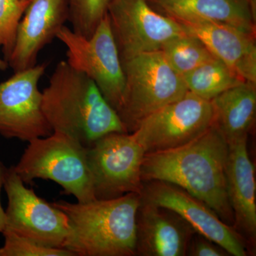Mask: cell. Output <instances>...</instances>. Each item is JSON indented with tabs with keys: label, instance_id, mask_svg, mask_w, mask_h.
Returning a JSON list of instances; mask_svg holds the SVG:
<instances>
[{
	"label": "cell",
	"instance_id": "1",
	"mask_svg": "<svg viewBox=\"0 0 256 256\" xmlns=\"http://www.w3.org/2000/svg\"><path fill=\"white\" fill-rule=\"evenodd\" d=\"M228 152L226 139L212 124L184 146L144 154L141 168L143 182H164L182 188L230 225L234 216L226 180Z\"/></svg>",
	"mask_w": 256,
	"mask_h": 256
},
{
	"label": "cell",
	"instance_id": "2",
	"mask_svg": "<svg viewBox=\"0 0 256 256\" xmlns=\"http://www.w3.org/2000/svg\"><path fill=\"white\" fill-rule=\"evenodd\" d=\"M42 110L54 131L88 148L110 132H128L94 80L60 60L42 92Z\"/></svg>",
	"mask_w": 256,
	"mask_h": 256
},
{
	"label": "cell",
	"instance_id": "3",
	"mask_svg": "<svg viewBox=\"0 0 256 256\" xmlns=\"http://www.w3.org/2000/svg\"><path fill=\"white\" fill-rule=\"evenodd\" d=\"M68 217L65 249L75 256H132L136 254V218L141 194L128 193L85 203H52Z\"/></svg>",
	"mask_w": 256,
	"mask_h": 256
},
{
	"label": "cell",
	"instance_id": "4",
	"mask_svg": "<svg viewBox=\"0 0 256 256\" xmlns=\"http://www.w3.org/2000/svg\"><path fill=\"white\" fill-rule=\"evenodd\" d=\"M14 169L24 183L31 184L36 178L52 180L78 202L96 200L86 148L65 133L54 131L30 141Z\"/></svg>",
	"mask_w": 256,
	"mask_h": 256
},
{
	"label": "cell",
	"instance_id": "5",
	"mask_svg": "<svg viewBox=\"0 0 256 256\" xmlns=\"http://www.w3.org/2000/svg\"><path fill=\"white\" fill-rule=\"evenodd\" d=\"M126 85L117 114L128 132L150 114L180 100L188 92L161 50L140 54L121 60Z\"/></svg>",
	"mask_w": 256,
	"mask_h": 256
},
{
	"label": "cell",
	"instance_id": "6",
	"mask_svg": "<svg viewBox=\"0 0 256 256\" xmlns=\"http://www.w3.org/2000/svg\"><path fill=\"white\" fill-rule=\"evenodd\" d=\"M56 38L66 48L67 63L94 80L117 112L122 102L126 79L108 14L89 38L64 26Z\"/></svg>",
	"mask_w": 256,
	"mask_h": 256
},
{
	"label": "cell",
	"instance_id": "7",
	"mask_svg": "<svg viewBox=\"0 0 256 256\" xmlns=\"http://www.w3.org/2000/svg\"><path fill=\"white\" fill-rule=\"evenodd\" d=\"M144 152L132 133L110 132L86 148L96 200L142 193L141 168Z\"/></svg>",
	"mask_w": 256,
	"mask_h": 256
},
{
	"label": "cell",
	"instance_id": "8",
	"mask_svg": "<svg viewBox=\"0 0 256 256\" xmlns=\"http://www.w3.org/2000/svg\"><path fill=\"white\" fill-rule=\"evenodd\" d=\"M3 188L8 198L4 230L44 246L65 249L70 230L65 213L26 188L14 166L6 168Z\"/></svg>",
	"mask_w": 256,
	"mask_h": 256
},
{
	"label": "cell",
	"instance_id": "9",
	"mask_svg": "<svg viewBox=\"0 0 256 256\" xmlns=\"http://www.w3.org/2000/svg\"><path fill=\"white\" fill-rule=\"evenodd\" d=\"M212 102L188 92L142 120L132 134L146 154L180 148L213 124Z\"/></svg>",
	"mask_w": 256,
	"mask_h": 256
},
{
	"label": "cell",
	"instance_id": "10",
	"mask_svg": "<svg viewBox=\"0 0 256 256\" xmlns=\"http://www.w3.org/2000/svg\"><path fill=\"white\" fill-rule=\"evenodd\" d=\"M108 14L121 60L160 50L186 34L178 22L156 11L148 0H112Z\"/></svg>",
	"mask_w": 256,
	"mask_h": 256
},
{
	"label": "cell",
	"instance_id": "11",
	"mask_svg": "<svg viewBox=\"0 0 256 256\" xmlns=\"http://www.w3.org/2000/svg\"><path fill=\"white\" fill-rule=\"evenodd\" d=\"M46 64L14 72L0 82V134L6 139L30 142L54 132L42 110L38 82Z\"/></svg>",
	"mask_w": 256,
	"mask_h": 256
},
{
	"label": "cell",
	"instance_id": "12",
	"mask_svg": "<svg viewBox=\"0 0 256 256\" xmlns=\"http://www.w3.org/2000/svg\"><path fill=\"white\" fill-rule=\"evenodd\" d=\"M142 200L172 210L194 232L220 246L229 255L246 256L245 244L235 229L220 220L204 202L172 184L150 181L143 186Z\"/></svg>",
	"mask_w": 256,
	"mask_h": 256
},
{
	"label": "cell",
	"instance_id": "13",
	"mask_svg": "<svg viewBox=\"0 0 256 256\" xmlns=\"http://www.w3.org/2000/svg\"><path fill=\"white\" fill-rule=\"evenodd\" d=\"M68 21V0H30L18 24L8 66L18 72L34 66L40 50Z\"/></svg>",
	"mask_w": 256,
	"mask_h": 256
},
{
	"label": "cell",
	"instance_id": "14",
	"mask_svg": "<svg viewBox=\"0 0 256 256\" xmlns=\"http://www.w3.org/2000/svg\"><path fill=\"white\" fill-rule=\"evenodd\" d=\"M136 254L146 256L186 255L194 230L172 210L142 200L138 208Z\"/></svg>",
	"mask_w": 256,
	"mask_h": 256
},
{
	"label": "cell",
	"instance_id": "15",
	"mask_svg": "<svg viewBox=\"0 0 256 256\" xmlns=\"http://www.w3.org/2000/svg\"><path fill=\"white\" fill-rule=\"evenodd\" d=\"M244 82L256 84V34L212 22H178Z\"/></svg>",
	"mask_w": 256,
	"mask_h": 256
},
{
	"label": "cell",
	"instance_id": "16",
	"mask_svg": "<svg viewBox=\"0 0 256 256\" xmlns=\"http://www.w3.org/2000/svg\"><path fill=\"white\" fill-rule=\"evenodd\" d=\"M176 22L228 25L256 34L255 0H148Z\"/></svg>",
	"mask_w": 256,
	"mask_h": 256
},
{
	"label": "cell",
	"instance_id": "17",
	"mask_svg": "<svg viewBox=\"0 0 256 256\" xmlns=\"http://www.w3.org/2000/svg\"><path fill=\"white\" fill-rule=\"evenodd\" d=\"M247 142L248 136L228 142L226 180L234 223L254 239L256 235V183Z\"/></svg>",
	"mask_w": 256,
	"mask_h": 256
},
{
	"label": "cell",
	"instance_id": "18",
	"mask_svg": "<svg viewBox=\"0 0 256 256\" xmlns=\"http://www.w3.org/2000/svg\"><path fill=\"white\" fill-rule=\"evenodd\" d=\"M213 124L227 142L248 136L256 111V84L244 82L210 100Z\"/></svg>",
	"mask_w": 256,
	"mask_h": 256
},
{
	"label": "cell",
	"instance_id": "19",
	"mask_svg": "<svg viewBox=\"0 0 256 256\" xmlns=\"http://www.w3.org/2000/svg\"><path fill=\"white\" fill-rule=\"evenodd\" d=\"M188 92L212 100L222 92L244 82L222 60L214 58L183 76Z\"/></svg>",
	"mask_w": 256,
	"mask_h": 256
},
{
	"label": "cell",
	"instance_id": "20",
	"mask_svg": "<svg viewBox=\"0 0 256 256\" xmlns=\"http://www.w3.org/2000/svg\"><path fill=\"white\" fill-rule=\"evenodd\" d=\"M160 50L172 68L182 76L215 58L202 42L186 32L166 42Z\"/></svg>",
	"mask_w": 256,
	"mask_h": 256
},
{
	"label": "cell",
	"instance_id": "21",
	"mask_svg": "<svg viewBox=\"0 0 256 256\" xmlns=\"http://www.w3.org/2000/svg\"><path fill=\"white\" fill-rule=\"evenodd\" d=\"M68 21L75 33L89 38L108 14L112 0H68Z\"/></svg>",
	"mask_w": 256,
	"mask_h": 256
},
{
	"label": "cell",
	"instance_id": "22",
	"mask_svg": "<svg viewBox=\"0 0 256 256\" xmlns=\"http://www.w3.org/2000/svg\"><path fill=\"white\" fill-rule=\"evenodd\" d=\"M30 1L0 0V72L8 68L16 28Z\"/></svg>",
	"mask_w": 256,
	"mask_h": 256
},
{
	"label": "cell",
	"instance_id": "23",
	"mask_svg": "<svg viewBox=\"0 0 256 256\" xmlns=\"http://www.w3.org/2000/svg\"><path fill=\"white\" fill-rule=\"evenodd\" d=\"M2 234L4 244L0 256H75L66 249L44 246L8 230Z\"/></svg>",
	"mask_w": 256,
	"mask_h": 256
},
{
	"label": "cell",
	"instance_id": "24",
	"mask_svg": "<svg viewBox=\"0 0 256 256\" xmlns=\"http://www.w3.org/2000/svg\"><path fill=\"white\" fill-rule=\"evenodd\" d=\"M190 240L188 254L193 256H224L226 252L210 240L198 234Z\"/></svg>",
	"mask_w": 256,
	"mask_h": 256
},
{
	"label": "cell",
	"instance_id": "25",
	"mask_svg": "<svg viewBox=\"0 0 256 256\" xmlns=\"http://www.w3.org/2000/svg\"><path fill=\"white\" fill-rule=\"evenodd\" d=\"M6 170V166L0 161V194H1L2 188H3V184H4ZM5 226H6V213L2 206L1 200H0V233L4 232Z\"/></svg>",
	"mask_w": 256,
	"mask_h": 256
},
{
	"label": "cell",
	"instance_id": "26",
	"mask_svg": "<svg viewBox=\"0 0 256 256\" xmlns=\"http://www.w3.org/2000/svg\"><path fill=\"white\" fill-rule=\"evenodd\" d=\"M24 1H30V0H24Z\"/></svg>",
	"mask_w": 256,
	"mask_h": 256
},
{
	"label": "cell",
	"instance_id": "27",
	"mask_svg": "<svg viewBox=\"0 0 256 256\" xmlns=\"http://www.w3.org/2000/svg\"><path fill=\"white\" fill-rule=\"evenodd\" d=\"M255 1H256V0H255Z\"/></svg>",
	"mask_w": 256,
	"mask_h": 256
}]
</instances>
